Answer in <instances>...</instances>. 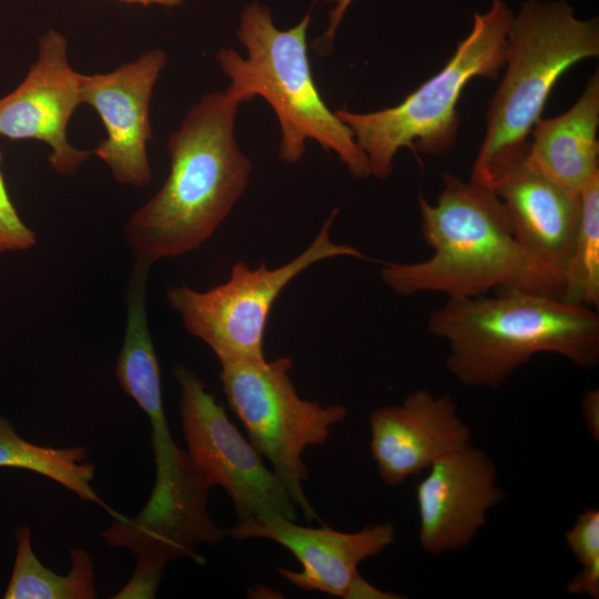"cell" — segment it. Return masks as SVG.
<instances>
[{
	"mask_svg": "<svg viewBox=\"0 0 599 599\" xmlns=\"http://www.w3.org/2000/svg\"><path fill=\"white\" fill-rule=\"evenodd\" d=\"M443 180L435 204L418 196L423 237L433 253L424 261L385 265L380 276L390 291L402 296L439 293L450 300L501 288L561 296V274L518 241L490 187L449 173Z\"/></svg>",
	"mask_w": 599,
	"mask_h": 599,
	"instance_id": "6da1fadb",
	"label": "cell"
},
{
	"mask_svg": "<svg viewBox=\"0 0 599 599\" xmlns=\"http://www.w3.org/2000/svg\"><path fill=\"white\" fill-rule=\"evenodd\" d=\"M242 103L229 89L206 93L171 133L169 175L124 226L134 261L153 265L199 248L241 197L251 174L234 136Z\"/></svg>",
	"mask_w": 599,
	"mask_h": 599,
	"instance_id": "7a4b0ae2",
	"label": "cell"
},
{
	"mask_svg": "<svg viewBox=\"0 0 599 599\" xmlns=\"http://www.w3.org/2000/svg\"><path fill=\"white\" fill-rule=\"evenodd\" d=\"M427 328L447 343V368L469 386L497 387L541 353L583 368L599 361L595 308L519 288L447 298L429 314Z\"/></svg>",
	"mask_w": 599,
	"mask_h": 599,
	"instance_id": "3957f363",
	"label": "cell"
},
{
	"mask_svg": "<svg viewBox=\"0 0 599 599\" xmlns=\"http://www.w3.org/2000/svg\"><path fill=\"white\" fill-rule=\"evenodd\" d=\"M309 13L291 29L273 23L268 8L253 2L245 7L236 35L246 48L244 59L233 49L223 48L215 59L230 79L227 88L243 102L255 95L265 99L280 122L278 156L294 164L304 155L305 142L316 141L334 152L349 173L358 179L369 175L368 162L351 129L333 113L315 84L306 33Z\"/></svg>",
	"mask_w": 599,
	"mask_h": 599,
	"instance_id": "277c9868",
	"label": "cell"
},
{
	"mask_svg": "<svg viewBox=\"0 0 599 599\" xmlns=\"http://www.w3.org/2000/svg\"><path fill=\"white\" fill-rule=\"evenodd\" d=\"M598 55L597 19H577L566 1H525L508 29L506 72L487 110L470 180L480 184L496 164L526 154L556 82L573 64Z\"/></svg>",
	"mask_w": 599,
	"mask_h": 599,
	"instance_id": "5b68a950",
	"label": "cell"
},
{
	"mask_svg": "<svg viewBox=\"0 0 599 599\" xmlns=\"http://www.w3.org/2000/svg\"><path fill=\"white\" fill-rule=\"evenodd\" d=\"M512 16L502 0H493L486 12L475 13L470 32L445 67L399 104L366 113L335 112L365 154L369 175L387 179L402 148L428 155L453 148L460 124L457 103L461 92L471 79H495L505 67Z\"/></svg>",
	"mask_w": 599,
	"mask_h": 599,
	"instance_id": "8992f818",
	"label": "cell"
},
{
	"mask_svg": "<svg viewBox=\"0 0 599 599\" xmlns=\"http://www.w3.org/2000/svg\"><path fill=\"white\" fill-rule=\"evenodd\" d=\"M220 364L223 393L248 440L271 463L304 518L318 520L303 490L308 469L302 455L305 448L328 439L332 426L346 419V408L301 398L288 375L293 366L290 357Z\"/></svg>",
	"mask_w": 599,
	"mask_h": 599,
	"instance_id": "52a82bcc",
	"label": "cell"
},
{
	"mask_svg": "<svg viewBox=\"0 0 599 599\" xmlns=\"http://www.w3.org/2000/svg\"><path fill=\"white\" fill-rule=\"evenodd\" d=\"M338 210L324 222L313 242L292 261L268 268H250L236 262L227 281L207 291L186 285L166 292L170 307L185 329L205 343L220 363L263 359L264 335L270 312L283 290L309 266L327 258H367L359 250L331 240L329 230Z\"/></svg>",
	"mask_w": 599,
	"mask_h": 599,
	"instance_id": "ba28073f",
	"label": "cell"
},
{
	"mask_svg": "<svg viewBox=\"0 0 599 599\" xmlns=\"http://www.w3.org/2000/svg\"><path fill=\"white\" fill-rule=\"evenodd\" d=\"M151 425L154 485L145 506L133 517L116 515L105 529L113 547L134 556L169 564L201 558L199 548L223 540L226 530L216 526L206 510L211 481L187 450L170 432L162 398L139 406Z\"/></svg>",
	"mask_w": 599,
	"mask_h": 599,
	"instance_id": "9c48e42d",
	"label": "cell"
},
{
	"mask_svg": "<svg viewBox=\"0 0 599 599\" xmlns=\"http://www.w3.org/2000/svg\"><path fill=\"white\" fill-rule=\"evenodd\" d=\"M173 376L180 387V412L187 451L213 486L231 498L237 520L280 515L297 520L296 506L262 456L230 420L225 408L185 365Z\"/></svg>",
	"mask_w": 599,
	"mask_h": 599,
	"instance_id": "30bf717a",
	"label": "cell"
},
{
	"mask_svg": "<svg viewBox=\"0 0 599 599\" xmlns=\"http://www.w3.org/2000/svg\"><path fill=\"white\" fill-rule=\"evenodd\" d=\"M166 63L163 50L151 49L110 72L80 74L81 103L95 110L106 133L92 154L121 184L144 187L152 181L150 103Z\"/></svg>",
	"mask_w": 599,
	"mask_h": 599,
	"instance_id": "8fae6325",
	"label": "cell"
},
{
	"mask_svg": "<svg viewBox=\"0 0 599 599\" xmlns=\"http://www.w3.org/2000/svg\"><path fill=\"white\" fill-rule=\"evenodd\" d=\"M68 52V40L61 32L45 31L24 79L0 98V135L45 143L50 164L61 175L74 174L92 155L68 140L70 119L81 104V73L70 64Z\"/></svg>",
	"mask_w": 599,
	"mask_h": 599,
	"instance_id": "7c38bea8",
	"label": "cell"
},
{
	"mask_svg": "<svg viewBox=\"0 0 599 599\" xmlns=\"http://www.w3.org/2000/svg\"><path fill=\"white\" fill-rule=\"evenodd\" d=\"M233 539L264 538L286 548L297 559L300 571L278 568L280 575L306 591L348 598L361 578L358 565L378 555L395 540L392 522L368 526L356 532L304 527L280 515L252 517L226 530Z\"/></svg>",
	"mask_w": 599,
	"mask_h": 599,
	"instance_id": "4fadbf2b",
	"label": "cell"
},
{
	"mask_svg": "<svg viewBox=\"0 0 599 599\" xmlns=\"http://www.w3.org/2000/svg\"><path fill=\"white\" fill-rule=\"evenodd\" d=\"M416 487L418 538L438 555L468 545L502 498L493 461L470 444L436 460Z\"/></svg>",
	"mask_w": 599,
	"mask_h": 599,
	"instance_id": "5bb4252c",
	"label": "cell"
},
{
	"mask_svg": "<svg viewBox=\"0 0 599 599\" xmlns=\"http://www.w3.org/2000/svg\"><path fill=\"white\" fill-rule=\"evenodd\" d=\"M369 429L372 457L382 479L392 486L428 469L470 439L454 400L426 389L413 392L400 405L376 409Z\"/></svg>",
	"mask_w": 599,
	"mask_h": 599,
	"instance_id": "9a60e30c",
	"label": "cell"
},
{
	"mask_svg": "<svg viewBox=\"0 0 599 599\" xmlns=\"http://www.w3.org/2000/svg\"><path fill=\"white\" fill-rule=\"evenodd\" d=\"M526 154L491 167L481 184L502 202L518 241L562 276L579 221L580 194L531 169Z\"/></svg>",
	"mask_w": 599,
	"mask_h": 599,
	"instance_id": "2e32d148",
	"label": "cell"
},
{
	"mask_svg": "<svg viewBox=\"0 0 599 599\" xmlns=\"http://www.w3.org/2000/svg\"><path fill=\"white\" fill-rule=\"evenodd\" d=\"M599 74L593 73L576 103L535 124L526 163L564 189L580 194L599 175Z\"/></svg>",
	"mask_w": 599,
	"mask_h": 599,
	"instance_id": "e0dca14e",
	"label": "cell"
},
{
	"mask_svg": "<svg viewBox=\"0 0 599 599\" xmlns=\"http://www.w3.org/2000/svg\"><path fill=\"white\" fill-rule=\"evenodd\" d=\"M17 552L4 599H94L93 561L82 548H71V568L58 575L38 559L28 526L16 530Z\"/></svg>",
	"mask_w": 599,
	"mask_h": 599,
	"instance_id": "ac0fdd59",
	"label": "cell"
},
{
	"mask_svg": "<svg viewBox=\"0 0 599 599\" xmlns=\"http://www.w3.org/2000/svg\"><path fill=\"white\" fill-rule=\"evenodd\" d=\"M82 446L54 448L20 437L8 419L0 416V467L24 469L62 485L83 500L95 502L113 514L92 487L95 466L87 460Z\"/></svg>",
	"mask_w": 599,
	"mask_h": 599,
	"instance_id": "d6986e66",
	"label": "cell"
},
{
	"mask_svg": "<svg viewBox=\"0 0 599 599\" xmlns=\"http://www.w3.org/2000/svg\"><path fill=\"white\" fill-rule=\"evenodd\" d=\"M560 298L597 308L599 305V175L580 193V214L562 268Z\"/></svg>",
	"mask_w": 599,
	"mask_h": 599,
	"instance_id": "ffe728a7",
	"label": "cell"
},
{
	"mask_svg": "<svg viewBox=\"0 0 599 599\" xmlns=\"http://www.w3.org/2000/svg\"><path fill=\"white\" fill-rule=\"evenodd\" d=\"M566 541L581 571L569 582L568 592L599 598V511L587 508L566 532Z\"/></svg>",
	"mask_w": 599,
	"mask_h": 599,
	"instance_id": "44dd1931",
	"label": "cell"
},
{
	"mask_svg": "<svg viewBox=\"0 0 599 599\" xmlns=\"http://www.w3.org/2000/svg\"><path fill=\"white\" fill-rule=\"evenodd\" d=\"M1 164V154H0ZM37 235L19 215L0 170V254L31 248Z\"/></svg>",
	"mask_w": 599,
	"mask_h": 599,
	"instance_id": "7402d4cb",
	"label": "cell"
},
{
	"mask_svg": "<svg viewBox=\"0 0 599 599\" xmlns=\"http://www.w3.org/2000/svg\"><path fill=\"white\" fill-rule=\"evenodd\" d=\"M583 414L586 422L596 437H598V412H599V393L597 389H592L586 393L583 397Z\"/></svg>",
	"mask_w": 599,
	"mask_h": 599,
	"instance_id": "603a6c76",
	"label": "cell"
},
{
	"mask_svg": "<svg viewBox=\"0 0 599 599\" xmlns=\"http://www.w3.org/2000/svg\"><path fill=\"white\" fill-rule=\"evenodd\" d=\"M335 3L334 9L331 11V20L327 32L325 33V40L323 42H332L336 29L344 17V13L353 0H328Z\"/></svg>",
	"mask_w": 599,
	"mask_h": 599,
	"instance_id": "cb8c5ba5",
	"label": "cell"
},
{
	"mask_svg": "<svg viewBox=\"0 0 599 599\" xmlns=\"http://www.w3.org/2000/svg\"><path fill=\"white\" fill-rule=\"evenodd\" d=\"M128 4H139L143 7L161 6V7H175L183 3L184 0H116Z\"/></svg>",
	"mask_w": 599,
	"mask_h": 599,
	"instance_id": "d4e9b609",
	"label": "cell"
}]
</instances>
